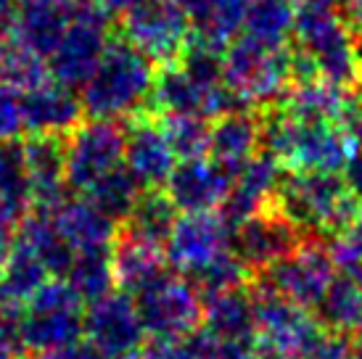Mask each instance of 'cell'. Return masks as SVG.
Returning <instances> with one entry per match:
<instances>
[{
    "instance_id": "6da1fadb",
    "label": "cell",
    "mask_w": 362,
    "mask_h": 359,
    "mask_svg": "<svg viewBox=\"0 0 362 359\" xmlns=\"http://www.w3.org/2000/svg\"><path fill=\"white\" fill-rule=\"evenodd\" d=\"M291 56L293 82L325 80L352 90L362 80V40L336 6L299 11Z\"/></svg>"
},
{
    "instance_id": "7a4b0ae2",
    "label": "cell",
    "mask_w": 362,
    "mask_h": 359,
    "mask_svg": "<svg viewBox=\"0 0 362 359\" xmlns=\"http://www.w3.org/2000/svg\"><path fill=\"white\" fill-rule=\"evenodd\" d=\"M156 64L148 61L124 37H111L98 69L80 90L82 111L88 119H135L153 98Z\"/></svg>"
},
{
    "instance_id": "3957f363",
    "label": "cell",
    "mask_w": 362,
    "mask_h": 359,
    "mask_svg": "<svg viewBox=\"0 0 362 359\" xmlns=\"http://www.w3.org/2000/svg\"><path fill=\"white\" fill-rule=\"evenodd\" d=\"M262 146L293 172L341 175L360 153L362 138L339 124L299 122L272 109L262 119Z\"/></svg>"
},
{
    "instance_id": "277c9868",
    "label": "cell",
    "mask_w": 362,
    "mask_h": 359,
    "mask_svg": "<svg viewBox=\"0 0 362 359\" xmlns=\"http://www.w3.org/2000/svg\"><path fill=\"white\" fill-rule=\"evenodd\" d=\"M275 209L302 233H339L362 222V201L349 193L341 175L291 172L281 182Z\"/></svg>"
},
{
    "instance_id": "5b68a950",
    "label": "cell",
    "mask_w": 362,
    "mask_h": 359,
    "mask_svg": "<svg viewBox=\"0 0 362 359\" xmlns=\"http://www.w3.org/2000/svg\"><path fill=\"white\" fill-rule=\"evenodd\" d=\"M222 80L243 109L275 106L293 85L291 48H275L241 35L222 53Z\"/></svg>"
},
{
    "instance_id": "8992f818",
    "label": "cell",
    "mask_w": 362,
    "mask_h": 359,
    "mask_svg": "<svg viewBox=\"0 0 362 359\" xmlns=\"http://www.w3.org/2000/svg\"><path fill=\"white\" fill-rule=\"evenodd\" d=\"M19 339L32 354L59 349L85 336V301L66 280H48L19 319Z\"/></svg>"
},
{
    "instance_id": "52a82bcc",
    "label": "cell",
    "mask_w": 362,
    "mask_h": 359,
    "mask_svg": "<svg viewBox=\"0 0 362 359\" xmlns=\"http://www.w3.org/2000/svg\"><path fill=\"white\" fill-rule=\"evenodd\" d=\"M111 16L93 0L71 6L69 27L48 59L51 77L66 88H85L111 42Z\"/></svg>"
},
{
    "instance_id": "ba28073f",
    "label": "cell",
    "mask_w": 362,
    "mask_h": 359,
    "mask_svg": "<svg viewBox=\"0 0 362 359\" xmlns=\"http://www.w3.org/2000/svg\"><path fill=\"white\" fill-rule=\"evenodd\" d=\"M148 339L182 341L204 325V296L188 278L167 272L135 296Z\"/></svg>"
},
{
    "instance_id": "9c48e42d",
    "label": "cell",
    "mask_w": 362,
    "mask_h": 359,
    "mask_svg": "<svg viewBox=\"0 0 362 359\" xmlns=\"http://www.w3.org/2000/svg\"><path fill=\"white\" fill-rule=\"evenodd\" d=\"M66 182L74 193L88 190L124 167V124L109 119H88L64 138Z\"/></svg>"
},
{
    "instance_id": "30bf717a",
    "label": "cell",
    "mask_w": 362,
    "mask_h": 359,
    "mask_svg": "<svg viewBox=\"0 0 362 359\" xmlns=\"http://www.w3.org/2000/svg\"><path fill=\"white\" fill-rule=\"evenodd\" d=\"M257 304V346L281 351L293 359H312L325 336L317 317L293 301L267 288H254Z\"/></svg>"
},
{
    "instance_id": "8fae6325",
    "label": "cell",
    "mask_w": 362,
    "mask_h": 359,
    "mask_svg": "<svg viewBox=\"0 0 362 359\" xmlns=\"http://www.w3.org/2000/svg\"><path fill=\"white\" fill-rule=\"evenodd\" d=\"M122 37L156 66H172L191 45L193 27L172 0H148L122 16Z\"/></svg>"
},
{
    "instance_id": "7c38bea8",
    "label": "cell",
    "mask_w": 362,
    "mask_h": 359,
    "mask_svg": "<svg viewBox=\"0 0 362 359\" xmlns=\"http://www.w3.org/2000/svg\"><path fill=\"white\" fill-rule=\"evenodd\" d=\"M151 106L161 114H188L202 119H220L230 111L243 109L225 80L199 77L182 64H172L156 74Z\"/></svg>"
},
{
    "instance_id": "4fadbf2b",
    "label": "cell",
    "mask_w": 362,
    "mask_h": 359,
    "mask_svg": "<svg viewBox=\"0 0 362 359\" xmlns=\"http://www.w3.org/2000/svg\"><path fill=\"white\" fill-rule=\"evenodd\" d=\"M146 336L135 296L124 290H111L85 310V341L98 359H135Z\"/></svg>"
},
{
    "instance_id": "5bb4252c",
    "label": "cell",
    "mask_w": 362,
    "mask_h": 359,
    "mask_svg": "<svg viewBox=\"0 0 362 359\" xmlns=\"http://www.w3.org/2000/svg\"><path fill=\"white\" fill-rule=\"evenodd\" d=\"M336 264H333L328 246L317 240H304L299 249L288 254L286 259L272 264L270 269L259 272V288H267L283 299L299 304L304 310L315 312L322 301L325 290L336 280Z\"/></svg>"
},
{
    "instance_id": "9a60e30c",
    "label": "cell",
    "mask_w": 362,
    "mask_h": 359,
    "mask_svg": "<svg viewBox=\"0 0 362 359\" xmlns=\"http://www.w3.org/2000/svg\"><path fill=\"white\" fill-rule=\"evenodd\" d=\"M164 251L170 267L182 278L193 280L220 257L233 251V228L220 211L180 214Z\"/></svg>"
},
{
    "instance_id": "2e32d148",
    "label": "cell",
    "mask_w": 362,
    "mask_h": 359,
    "mask_svg": "<svg viewBox=\"0 0 362 359\" xmlns=\"http://www.w3.org/2000/svg\"><path fill=\"white\" fill-rule=\"evenodd\" d=\"M177 153L167 140L159 117H135L124 127V170L138 180L143 190H164L175 167Z\"/></svg>"
},
{
    "instance_id": "e0dca14e",
    "label": "cell",
    "mask_w": 362,
    "mask_h": 359,
    "mask_svg": "<svg viewBox=\"0 0 362 359\" xmlns=\"http://www.w3.org/2000/svg\"><path fill=\"white\" fill-rule=\"evenodd\" d=\"M302 230L278 209H264L233 230V251L249 272H264L302 246Z\"/></svg>"
},
{
    "instance_id": "ac0fdd59",
    "label": "cell",
    "mask_w": 362,
    "mask_h": 359,
    "mask_svg": "<svg viewBox=\"0 0 362 359\" xmlns=\"http://www.w3.org/2000/svg\"><path fill=\"white\" fill-rule=\"evenodd\" d=\"M230 190L233 175L211 156L180 161L164 185V193L182 214L220 211L230 196Z\"/></svg>"
},
{
    "instance_id": "d6986e66",
    "label": "cell",
    "mask_w": 362,
    "mask_h": 359,
    "mask_svg": "<svg viewBox=\"0 0 362 359\" xmlns=\"http://www.w3.org/2000/svg\"><path fill=\"white\" fill-rule=\"evenodd\" d=\"M283 164L270 153H257L235 177H233V190L220 214L228 220L233 230L241 222L252 220L264 209H270L283 182Z\"/></svg>"
},
{
    "instance_id": "ffe728a7",
    "label": "cell",
    "mask_w": 362,
    "mask_h": 359,
    "mask_svg": "<svg viewBox=\"0 0 362 359\" xmlns=\"http://www.w3.org/2000/svg\"><path fill=\"white\" fill-rule=\"evenodd\" d=\"M24 106V132L40 138H66L82 124V100L74 90L51 80L21 95Z\"/></svg>"
},
{
    "instance_id": "44dd1931",
    "label": "cell",
    "mask_w": 362,
    "mask_h": 359,
    "mask_svg": "<svg viewBox=\"0 0 362 359\" xmlns=\"http://www.w3.org/2000/svg\"><path fill=\"white\" fill-rule=\"evenodd\" d=\"M24 156H27V172H30L32 211L53 214L69 199L64 140L30 135V140L24 143Z\"/></svg>"
},
{
    "instance_id": "7402d4cb",
    "label": "cell",
    "mask_w": 362,
    "mask_h": 359,
    "mask_svg": "<svg viewBox=\"0 0 362 359\" xmlns=\"http://www.w3.org/2000/svg\"><path fill=\"white\" fill-rule=\"evenodd\" d=\"M111 264H114L117 288L130 296H138L141 290H146L170 272L164 246L138 238L122 228L111 246Z\"/></svg>"
},
{
    "instance_id": "603a6c76",
    "label": "cell",
    "mask_w": 362,
    "mask_h": 359,
    "mask_svg": "<svg viewBox=\"0 0 362 359\" xmlns=\"http://www.w3.org/2000/svg\"><path fill=\"white\" fill-rule=\"evenodd\" d=\"M262 146V119L249 109H238L211 122L209 156L233 177L259 153Z\"/></svg>"
},
{
    "instance_id": "cb8c5ba5",
    "label": "cell",
    "mask_w": 362,
    "mask_h": 359,
    "mask_svg": "<svg viewBox=\"0 0 362 359\" xmlns=\"http://www.w3.org/2000/svg\"><path fill=\"white\" fill-rule=\"evenodd\" d=\"M61 238L71 246L74 254L82 251H111L114 240L119 235L117 222H111L103 211H98L90 201L66 199L59 209L51 214Z\"/></svg>"
},
{
    "instance_id": "d4e9b609",
    "label": "cell",
    "mask_w": 362,
    "mask_h": 359,
    "mask_svg": "<svg viewBox=\"0 0 362 359\" xmlns=\"http://www.w3.org/2000/svg\"><path fill=\"white\" fill-rule=\"evenodd\" d=\"M69 13L71 8H59V6L19 3L8 19V37L40 53L42 59H51V53L69 27Z\"/></svg>"
},
{
    "instance_id": "484cf974",
    "label": "cell",
    "mask_w": 362,
    "mask_h": 359,
    "mask_svg": "<svg viewBox=\"0 0 362 359\" xmlns=\"http://www.w3.org/2000/svg\"><path fill=\"white\" fill-rule=\"evenodd\" d=\"M48 280H53V275L37 257L21 246H13L8 264L0 272V317L16 322Z\"/></svg>"
},
{
    "instance_id": "4316f807",
    "label": "cell",
    "mask_w": 362,
    "mask_h": 359,
    "mask_svg": "<svg viewBox=\"0 0 362 359\" xmlns=\"http://www.w3.org/2000/svg\"><path fill=\"white\" fill-rule=\"evenodd\" d=\"M204 330L220 339L257 343V304L254 293L233 288L204 299Z\"/></svg>"
},
{
    "instance_id": "83f0119b",
    "label": "cell",
    "mask_w": 362,
    "mask_h": 359,
    "mask_svg": "<svg viewBox=\"0 0 362 359\" xmlns=\"http://www.w3.org/2000/svg\"><path fill=\"white\" fill-rule=\"evenodd\" d=\"M16 246L27 249L32 257H37L53 278L66 275L74 261L71 246L61 238L53 217L45 211H30L21 217V222L16 225Z\"/></svg>"
},
{
    "instance_id": "f1b7e54d",
    "label": "cell",
    "mask_w": 362,
    "mask_h": 359,
    "mask_svg": "<svg viewBox=\"0 0 362 359\" xmlns=\"http://www.w3.org/2000/svg\"><path fill=\"white\" fill-rule=\"evenodd\" d=\"M315 317L328 333H362V280L354 272H339L315 310Z\"/></svg>"
},
{
    "instance_id": "f546056e",
    "label": "cell",
    "mask_w": 362,
    "mask_h": 359,
    "mask_svg": "<svg viewBox=\"0 0 362 359\" xmlns=\"http://www.w3.org/2000/svg\"><path fill=\"white\" fill-rule=\"evenodd\" d=\"M299 11L291 6V0H252L246 8L243 35L275 48H286L293 40Z\"/></svg>"
},
{
    "instance_id": "4dcf8cb0",
    "label": "cell",
    "mask_w": 362,
    "mask_h": 359,
    "mask_svg": "<svg viewBox=\"0 0 362 359\" xmlns=\"http://www.w3.org/2000/svg\"><path fill=\"white\" fill-rule=\"evenodd\" d=\"M0 204L16 217V222H21V217L30 214L32 209L24 143H16V140L0 143Z\"/></svg>"
},
{
    "instance_id": "1f68e13d",
    "label": "cell",
    "mask_w": 362,
    "mask_h": 359,
    "mask_svg": "<svg viewBox=\"0 0 362 359\" xmlns=\"http://www.w3.org/2000/svg\"><path fill=\"white\" fill-rule=\"evenodd\" d=\"M175 222H177V206L172 204L170 196L164 190H146L138 206L132 209L130 220L122 225V230H127L143 240L167 246Z\"/></svg>"
},
{
    "instance_id": "d6a6232c",
    "label": "cell",
    "mask_w": 362,
    "mask_h": 359,
    "mask_svg": "<svg viewBox=\"0 0 362 359\" xmlns=\"http://www.w3.org/2000/svg\"><path fill=\"white\" fill-rule=\"evenodd\" d=\"M143 193H146V190L138 185V180L132 177L124 167H119V170H114L103 180H98V182L85 193V199L90 201L98 211H103L111 222L124 225V222L130 220L132 209L138 206V201H141Z\"/></svg>"
},
{
    "instance_id": "836d02e7",
    "label": "cell",
    "mask_w": 362,
    "mask_h": 359,
    "mask_svg": "<svg viewBox=\"0 0 362 359\" xmlns=\"http://www.w3.org/2000/svg\"><path fill=\"white\" fill-rule=\"evenodd\" d=\"M51 80L53 77L48 59H42L40 53L6 37V42L0 45V82L3 85H8L24 95Z\"/></svg>"
},
{
    "instance_id": "e575fe53",
    "label": "cell",
    "mask_w": 362,
    "mask_h": 359,
    "mask_svg": "<svg viewBox=\"0 0 362 359\" xmlns=\"http://www.w3.org/2000/svg\"><path fill=\"white\" fill-rule=\"evenodd\" d=\"M66 283L88 304L103 299L117 286L111 251H82V254H74V261H71L69 272H66Z\"/></svg>"
},
{
    "instance_id": "d590c367",
    "label": "cell",
    "mask_w": 362,
    "mask_h": 359,
    "mask_svg": "<svg viewBox=\"0 0 362 359\" xmlns=\"http://www.w3.org/2000/svg\"><path fill=\"white\" fill-rule=\"evenodd\" d=\"M159 122L180 161L209 156V140H211L209 119L188 117V114H161Z\"/></svg>"
},
{
    "instance_id": "8d00e7d4",
    "label": "cell",
    "mask_w": 362,
    "mask_h": 359,
    "mask_svg": "<svg viewBox=\"0 0 362 359\" xmlns=\"http://www.w3.org/2000/svg\"><path fill=\"white\" fill-rule=\"evenodd\" d=\"M246 275H249L246 264L235 257V251H228L225 257H220L214 264L204 269L202 275H196L191 283L199 288L204 299H209V296H217V293H225V290L243 288Z\"/></svg>"
},
{
    "instance_id": "74e56055",
    "label": "cell",
    "mask_w": 362,
    "mask_h": 359,
    "mask_svg": "<svg viewBox=\"0 0 362 359\" xmlns=\"http://www.w3.org/2000/svg\"><path fill=\"white\" fill-rule=\"evenodd\" d=\"M328 254L339 272H357L362 269V222L333 233L328 240Z\"/></svg>"
},
{
    "instance_id": "f35d334b",
    "label": "cell",
    "mask_w": 362,
    "mask_h": 359,
    "mask_svg": "<svg viewBox=\"0 0 362 359\" xmlns=\"http://www.w3.org/2000/svg\"><path fill=\"white\" fill-rule=\"evenodd\" d=\"M193 346L202 359H254L257 357V343L252 341H233L220 339L209 330H199L191 336Z\"/></svg>"
},
{
    "instance_id": "ab89813d",
    "label": "cell",
    "mask_w": 362,
    "mask_h": 359,
    "mask_svg": "<svg viewBox=\"0 0 362 359\" xmlns=\"http://www.w3.org/2000/svg\"><path fill=\"white\" fill-rule=\"evenodd\" d=\"M24 132V106L21 93L0 82V143L16 140Z\"/></svg>"
},
{
    "instance_id": "60d3db41",
    "label": "cell",
    "mask_w": 362,
    "mask_h": 359,
    "mask_svg": "<svg viewBox=\"0 0 362 359\" xmlns=\"http://www.w3.org/2000/svg\"><path fill=\"white\" fill-rule=\"evenodd\" d=\"M135 359H202L199 351L193 346L191 339L182 341H164V339H151L146 341V346Z\"/></svg>"
},
{
    "instance_id": "b9f144b4",
    "label": "cell",
    "mask_w": 362,
    "mask_h": 359,
    "mask_svg": "<svg viewBox=\"0 0 362 359\" xmlns=\"http://www.w3.org/2000/svg\"><path fill=\"white\" fill-rule=\"evenodd\" d=\"M27 349L19 339L16 322L8 317H0V359H24Z\"/></svg>"
},
{
    "instance_id": "7bdbcfd3",
    "label": "cell",
    "mask_w": 362,
    "mask_h": 359,
    "mask_svg": "<svg viewBox=\"0 0 362 359\" xmlns=\"http://www.w3.org/2000/svg\"><path fill=\"white\" fill-rule=\"evenodd\" d=\"M172 3L185 13V19L191 21L193 30H199L202 24H206V19L217 8V0H172Z\"/></svg>"
},
{
    "instance_id": "ee69618b",
    "label": "cell",
    "mask_w": 362,
    "mask_h": 359,
    "mask_svg": "<svg viewBox=\"0 0 362 359\" xmlns=\"http://www.w3.org/2000/svg\"><path fill=\"white\" fill-rule=\"evenodd\" d=\"M32 359H98V354L90 349V343H88V341H74V343L59 346V349L35 354Z\"/></svg>"
},
{
    "instance_id": "f6af8a7d",
    "label": "cell",
    "mask_w": 362,
    "mask_h": 359,
    "mask_svg": "<svg viewBox=\"0 0 362 359\" xmlns=\"http://www.w3.org/2000/svg\"><path fill=\"white\" fill-rule=\"evenodd\" d=\"M344 182H346V188L352 193L354 199L362 201V151L354 156L349 164H346V170L341 172Z\"/></svg>"
},
{
    "instance_id": "bcb514c9",
    "label": "cell",
    "mask_w": 362,
    "mask_h": 359,
    "mask_svg": "<svg viewBox=\"0 0 362 359\" xmlns=\"http://www.w3.org/2000/svg\"><path fill=\"white\" fill-rule=\"evenodd\" d=\"M13 225H16L13 220H0V272L8 264L13 246H16V230H13Z\"/></svg>"
},
{
    "instance_id": "7dc6e473",
    "label": "cell",
    "mask_w": 362,
    "mask_h": 359,
    "mask_svg": "<svg viewBox=\"0 0 362 359\" xmlns=\"http://www.w3.org/2000/svg\"><path fill=\"white\" fill-rule=\"evenodd\" d=\"M98 8H103L109 16H127L130 11L141 8V6H146L148 0H93Z\"/></svg>"
},
{
    "instance_id": "c3c4849f",
    "label": "cell",
    "mask_w": 362,
    "mask_h": 359,
    "mask_svg": "<svg viewBox=\"0 0 362 359\" xmlns=\"http://www.w3.org/2000/svg\"><path fill=\"white\" fill-rule=\"evenodd\" d=\"M344 19L352 24V30L362 35V0H339Z\"/></svg>"
},
{
    "instance_id": "681fc988",
    "label": "cell",
    "mask_w": 362,
    "mask_h": 359,
    "mask_svg": "<svg viewBox=\"0 0 362 359\" xmlns=\"http://www.w3.org/2000/svg\"><path fill=\"white\" fill-rule=\"evenodd\" d=\"M339 0H291V6L296 11H312V8H328V6H336Z\"/></svg>"
},
{
    "instance_id": "f907efd6",
    "label": "cell",
    "mask_w": 362,
    "mask_h": 359,
    "mask_svg": "<svg viewBox=\"0 0 362 359\" xmlns=\"http://www.w3.org/2000/svg\"><path fill=\"white\" fill-rule=\"evenodd\" d=\"M19 3H32V6H59V8H71L77 0H19Z\"/></svg>"
},
{
    "instance_id": "816d5d0a",
    "label": "cell",
    "mask_w": 362,
    "mask_h": 359,
    "mask_svg": "<svg viewBox=\"0 0 362 359\" xmlns=\"http://www.w3.org/2000/svg\"><path fill=\"white\" fill-rule=\"evenodd\" d=\"M352 359H362V333L352 339Z\"/></svg>"
},
{
    "instance_id": "f5cc1de1",
    "label": "cell",
    "mask_w": 362,
    "mask_h": 359,
    "mask_svg": "<svg viewBox=\"0 0 362 359\" xmlns=\"http://www.w3.org/2000/svg\"><path fill=\"white\" fill-rule=\"evenodd\" d=\"M6 37H8V21L0 16V45L6 42Z\"/></svg>"
},
{
    "instance_id": "db71d44e",
    "label": "cell",
    "mask_w": 362,
    "mask_h": 359,
    "mask_svg": "<svg viewBox=\"0 0 362 359\" xmlns=\"http://www.w3.org/2000/svg\"><path fill=\"white\" fill-rule=\"evenodd\" d=\"M16 3H19V0H0V16H3V13H8Z\"/></svg>"
},
{
    "instance_id": "11a10c76",
    "label": "cell",
    "mask_w": 362,
    "mask_h": 359,
    "mask_svg": "<svg viewBox=\"0 0 362 359\" xmlns=\"http://www.w3.org/2000/svg\"><path fill=\"white\" fill-rule=\"evenodd\" d=\"M228 3H230V6H235V8L246 11V8H249V3H252V0H228Z\"/></svg>"
}]
</instances>
